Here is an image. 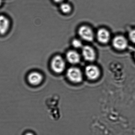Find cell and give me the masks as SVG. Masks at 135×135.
Returning <instances> with one entry per match:
<instances>
[{
	"mask_svg": "<svg viewBox=\"0 0 135 135\" xmlns=\"http://www.w3.org/2000/svg\"><path fill=\"white\" fill-rule=\"evenodd\" d=\"M78 33L82 39L87 41H92L94 38V34L92 29L87 26H81L78 30Z\"/></svg>",
	"mask_w": 135,
	"mask_h": 135,
	"instance_id": "7a4b0ae2",
	"label": "cell"
},
{
	"mask_svg": "<svg viewBox=\"0 0 135 135\" xmlns=\"http://www.w3.org/2000/svg\"><path fill=\"white\" fill-rule=\"evenodd\" d=\"M82 55L85 60L88 61H93L96 59V53L92 47L89 46L82 47Z\"/></svg>",
	"mask_w": 135,
	"mask_h": 135,
	"instance_id": "5b68a950",
	"label": "cell"
},
{
	"mask_svg": "<svg viewBox=\"0 0 135 135\" xmlns=\"http://www.w3.org/2000/svg\"><path fill=\"white\" fill-rule=\"evenodd\" d=\"M96 36L99 41L104 44L108 43L110 38V34L109 32L104 28H101L99 30Z\"/></svg>",
	"mask_w": 135,
	"mask_h": 135,
	"instance_id": "52a82bcc",
	"label": "cell"
},
{
	"mask_svg": "<svg viewBox=\"0 0 135 135\" xmlns=\"http://www.w3.org/2000/svg\"><path fill=\"white\" fill-rule=\"evenodd\" d=\"M66 58L69 62L71 64H77L80 60V57L78 53L73 50H71L67 53Z\"/></svg>",
	"mask_w": 135,
	"mask_h": 135,
	"instance_id": "30bf717a",
	"label": "cell"
},
{
	"mask_svg": "<svg viewBox=\"0 0 135 135\" xmlns=\"http://www.w3.org/2000/svg\"><path fill=\"white\" fill-rule=\"evenodd\" d=\"M10 26V22L7 17L0 15V34L3 35L7 32Z\"/></svg>",
	"mask_w": 135,
	"mask_h": 135,
	"instance_id": "9c48e42d",
	"label": "cell"
},
{
	"mask_svg": "<svg viewBox=\"0 0 135 135\" xmlns=\"http://www.w3.org/2000/svg\"><path fill=\"white\" fill-rule=\"evenodd\" d=\"M67 78L74 83H78L82 79V74L79 69L76 67H71L68 69L67 71Z\"/></svg>",
	"mask_w": 135,
	"mask_h": 135,
	"instance_id": "3957f363",
	"label": "cell"
},
{
	"mask_svg": "<svg viewBox=\"0 0 135 135\" xmlns=\"http://www.w3.org/2000/svg\"><path fill=\"white\" fill-rule=\"evenodd\" d=\"M85 71L87 77L91 80H94L97 79L100 75V70L97 67L94 65L87 66L86 67Z\"/></svg>",
	"mask_w": 135,
	"mask_h": 135,
	"instance_id": "8992f818",
	"label": "cell"
},
{
	"mask_svg": "<svg viewBox=\"0 0 135 135\" xmlns=\"http://www.w3.org/2000/svg\"><path fill=\"white\" fill-rule=\"evenodd\" d=\"M60 9L62 12L64 14H68L71 11V7L69 4L63 3L60 5Z\"/></svg>",
	"mask_w": 135,
	"mask_h": 135,
	"instance_id": "8fae6325",
	"label": "cell"
},
{
	"mask_svg": "<svg viewBox=\"0 0 135 135\" xmlns=\"http://www.w3.org/2000/svg\"><path fill=\"white\" fill-rule=\"evenodd\" d=\"M72 44L73 46L75 48L79 49L82 48L83 47L82 42L78 39H73L72 41Z\"/></svg>",
	"mask_w": 135,
	"mask_h": 135,
	"instance_id": "7c38bea8",
	"label": "cell"
},
{
	"mask_svg": "<svg viewBox=\"0 0 135 135\" xmlns=\"http://www.w3.org/2000/svg\"><path fill=\"white\" fill-rule=\"evenodd\" d=\"M2 0H0V6H1V4H2Z\"/></svg>",
	"mask_w": 135,
	"mask_h": 135,
	"instance_id": "9a60e30c",
	"label": "cell"
},
{
	"mask_svg": "<svg viewBox=\"0 0 135 135\" xmlns=\"http://www.w3.org/2000/svg\"><path fill=\"white\" fill-rule=\"evenodd\" d=\"M134 56L135 58V52H134Z\"/></svg>",
	"mask_w": 135,
	"mask_h": 135,
	"instance_id": "2e32d148",
	"label": "cell"
},
{
	"mask_svg": "<svg viewBox=\"0 0 135 135\" xmlns=\"http://www.w3.org/2000/svg\"><path fill=\"white\" fill-rule=\"evenodd\" d=\"M129 37L131 42L135 44V30H132L129 32Z\"/></svg>",
	"mask_w": 135,
	"mask_h": 135,
	"instance_id": "4fadbf2b",
	"label": "cell"
},
{
	"mask_svg": "<svg viewBox=\"0 0 135 135\" xmlns=\"http://www.w3.org/2000/svg\"><path fill=\"white\" fill-rule=\"evenodd\" d=\"M55 2L57 3H60L63 2L64 0H53Z\"/></svg>",
	"mask_w": 135,
	"mask_h": 135,
	"instance_id": "5bb4252c",
	"label": "cell"
},
{
	"mask_svg": "<svg viewBox=\"0 0 135 135\" xmlns=\"http://www.w3.org/2000/svg\"><path fill=\"white\" fill-rule=\"evenodd\" d=\"M43 76L40 73L34 71L30 73L28 76V80L30 84L37 85L41 83Z\"/></svg>",
	"mask_w": 135,
	"mask_h": 135,
	"instance_id": "ba28073f",
	"label": "cell"
},
{
	"mask_svg": "<svg viewBox=\"0 0 135 135\" xmlns=\"http://www.w3.org/2000/svg\"><path fill=\"white\" fill-rule=\"evenodd\" d=\"M112 45L116 49L122 51L125 50L127 47L128 42L125 37L122 36H117L113 39Z\"/></svg>",
	"mask_w": 135,
	"mask_h": 135,
	"instance_id": "277c9868",
	"label": "cell"
},
{
	"mask_svg": "<svg viewBox=\"0 0 135 135\" xmlns=\"http://www.w3.org/2000/svg\"><path fill=\"white\" fill-rule=\"evenodd\" d=\"M51 67L53 71L55 73L57 74L61 73L65 68V62L61 56L56 55L52 61Z\"/></svg>",
	"mask_w": 135,
	"mask_h": 135,
	"instance_id": "6da1fadb",
	"label": "cell"
}]
</instances>
